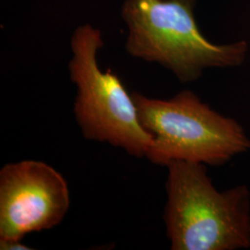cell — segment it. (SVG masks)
<instances>
[{
  "label": "cell",
  "instance_id": "obj_1",
  "mask_svg": "<svg viewBox=\"0 0 250 250\" xmlns=\"http://www.w3.org/2000/svg\"><path fill=\"white\" fill-rule=\"evenodd\" d=\"M207 165L176 161L166 167V233L172 250L250 249V190L219 191Z\"/></svg>",
  "mask_w": 250,
  "mask_h": 250
},
{
  "label": "cell",
  "instance_id": "obj_2",
  "mask_svg": "<svg viewBox=\"0 0 250 250\" xmlns=\"http://www.w3.org/2000/svg\"><path fill=\"white\" fill-rule=\"evenodd\" d=\"M193 6L182 0H126L123 17L129 29L127 51L161 64L183 83L197 80L208 68L240 66L248 43L209 42L197 26Z\"/></svg>",
  "mask_w": 250,
  "mask_h": 250
},
{
  "label": "cell",
  "instance_id": "obj_3",
  "mask_svg": "<svg viewBox=\"0 0 250 250\" xmlns=\"http://www.w3.org/2000/svg\"><path fill=\"white\" fill-rule=\"evenodd\" d=\"M139 121L153 136L146 158L167 166L172 161L223 166L250 150V138L236 120L224 116L190 90L169 99L132 94Z\"/></svg>",
  "mask_w": 250,
  "mask_h": 250
},
{
  "label": "cell",
  "instance_id": "obj_4",
  "mask_svg": "<svg viewBox=\"0 0 250 250\" xmlns=\"http://www.w3.org/2000/svg\"><path fill=\"white\" fill-rule=\"evenodd\" d=\"M71 46L69 72L76 85L73 113L83 137L146 158L153 136L141 125L133 96L116 73L100 70L97 60L103 46L100 31L89 24L79 27Z\"/></svg>",
  "mask_w": 250,
  "mask_h": 250
},
{
  "label": "cell",
  "instance_id": "obj_5",
  "mask_svg": "<svg viewBox=\"0 0 250 250\" xmlns=\"http://www.w3.org/2000/svg\"><path fill=\"white\" fill-rule=\"evenodd\" d=\"M71 205L69 187L50 165L27 160L0 170V241H21L61 224Z\"/></svg>",
  "mask_w": 250,
  "mask_h": 250
},
{
  "label": "cell",
  "instance_id": "obj_6",
  "mask_svg": "<svg viewBox=\"0 0 250 250\" xmlns=\"http://www.w3.org/2000/svg\"><path fill=\"white\" fill-rule=\"evenodd\" d=\"M1 250H32L28 248L21 241H0Z\"/></svg>",
  "mask_w": 250,
  "mask_h": 250
},
{
  "label": "cell",
  "instance_id": "obj_7",
  "mask_svg": "<svg viewBox=\"0 0 250 250\" xmlns=\"http://www.w3.org/2000/svg\"><path fill=\"white\" fill-rule=\"evenodd\" d=\"M182 1H186V2L191 3V4H193V5H194V3H195V1H196V0H182Z\"/></svg>",
  "mask_w": 250,
  "mask_h": 250
}]
</instances>
